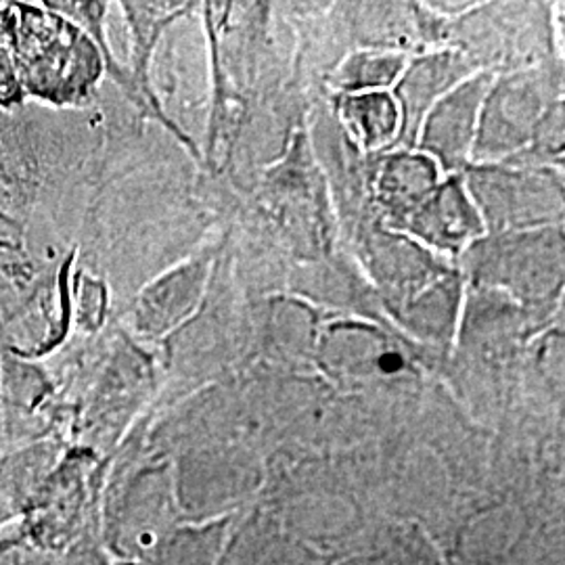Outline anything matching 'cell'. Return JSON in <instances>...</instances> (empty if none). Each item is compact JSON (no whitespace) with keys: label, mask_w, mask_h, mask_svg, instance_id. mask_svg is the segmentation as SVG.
Returning <instances> with one entry per match:
<instances>
[{"label":"cell","mask_w":565,"mask_h":565,"mask_svg":"<svg viewBox=\"0 0 565 565\" xmlns=\"http://www.w3.org/2000/svg\"><path fill=\"white\" fill-rule=\"evenodd\" d=\"M23 41L20 42L21 67L32 90L41 95L51 90L49 95L72 99L86 93L97 81L103 67L102 53L76 23L60 15L53 46L42 44L32 28L23 32Z\"/></svg>","instance_id":"obj_1"},{"label":"cell","mask_w":565,"mask_h":565,"mask_svg":"<svg viewBox=\"0 0 565 565\" xmlns=\"http://www.w3.org/2000/svg\"><path fill=\"white\" fill-rule=\"evenodd\" d=\"M488 84L490 81L486 76L463 82L445 93L427 114L424 145L438 158L436 163L457 168L467 160L476 139V124L484 105Z\"/></svg>","instance_id":"obj_2"},{"label":"cell","mask_w":565,"mask_h":565,"mask_svg":"<svg viewBox=\"0 0 565 565\" xmlns=\"http://www.w3.org/2000/svg\"><path fill=\"white\" fill-rule=\"evenodd\" d=\"M404 223L422 242L445 252L463 249L484 231V221L459 179L438 184L422 207H417Z\"/></svg>","instance_id":"obj_3"},{"label":"cell","mask_w":565,"mask_h":565,"mask_svg":"<svg viewBox=\"0 0 565 565\" xmlns=\"http://www.w3.org/2000/svg\"><path fill=\"white\" fill-rule=\"evenodd\" d=\"M124 11H126L128 21H130L132 41H135L130 78H132L137 97H139V107L142 111H147L153 118L162 121L163 126L170 128L193 153H198L191 139H186L182 135L181 130L174 126V121L168 120V116L163 114L160 103L153 95L151 81H149V63H151V55H153V46L158 44L163 28L170 21L177 20L184 11V4H128L126 2Z\"/></svg>","instance_id":"obj_4"},{"label":"cell","mask_w":565,"mask_h":565,"mask_svg":"<svg viewBox=\"0 0 565 565\" xmlns=\"http://www.w3.org/2000/svg\"><path fill=\"white\" fill-rule=\"evenodd\" d=\"M440 166L424 153H398L377 174V195L390 212L408 218L438 189Z\"/></svg>","instance_id":"obj_5"},{"label":"cell","mask_w":565,"mask_h":565,"mask_svg":"<svg viewBox=\"0 0 565 565\" xmlns=\"http://www.w3.org/2000/svg\"><path fill=\"white\" fill-rule=\"evenodd\" d=\"M340 114L352 137L366 151L382 149L394 141L403 121L401 107L387 90L343 95Z\"/></svg>","instance_id":"obj_6"},{"label":"cell","mask_w":565,"mask_h":565,"mask_svg":"<svg viewBox=\"0 0 565 565\" xmlns=\"http://www.w3.org/2000/svg\"><path fill=\"white\" fill-rule=\"evenodd\" d=\"M406 60L398 53H356L338 70V86L350 93L385 90L401 76Z\"/></svg>","instance_id":"obj_7"}]
</instances>
